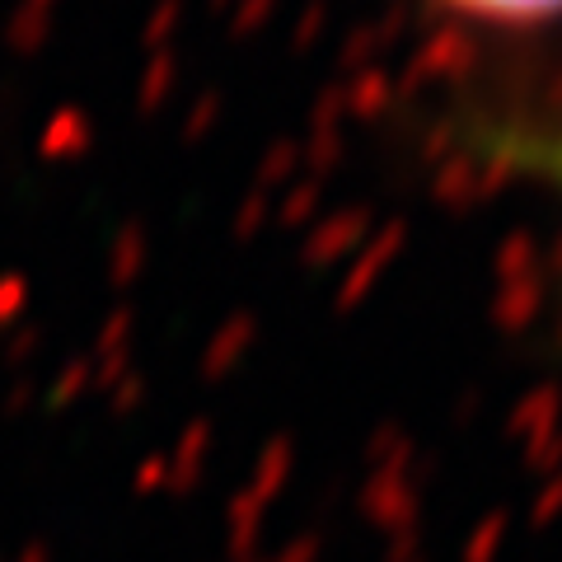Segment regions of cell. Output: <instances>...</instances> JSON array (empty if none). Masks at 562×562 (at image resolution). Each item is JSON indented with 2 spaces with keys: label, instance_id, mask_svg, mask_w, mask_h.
<instances>
[{
  "label": "cell",
  "instance_id": "obj_1",
  "mask_svg": "<svg viewBox=\"0 0 562 562\" xmlns=\"http://www.w3.org/2000/svg\"><path fill=\"white\" fill-rule=\"evenodd\" d=\"M454 14H469V20L483 24H549L562 14V0H441Z\"/></svg>",
  "mask_w": 562,
  "mask_h": 562
}]
</instances>
